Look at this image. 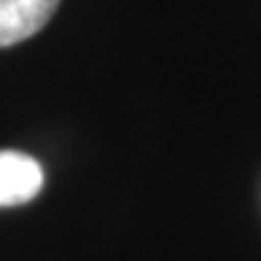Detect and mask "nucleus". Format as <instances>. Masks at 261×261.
I'll list each match as a JSON object with an SVG mask.
<instances>
[{"label": "nucleus", "instance_id": "f257e3e1", "mask_svg": "<svg viewBox=\"0 0 261 261\" xmlns=\"http://www.w3.org/2000/svg\"><path fill=\"white\" fill-rule=\"evenodd\" d=\"M44 189V168L23 151H0V206H20Z\"/></svg>", "mask_w": 261, "mask_h": 261}, {"label": "nucleus", "instance_id": "f03ea898", "mask_svg": "<svg viewBox=\"0 0 261 261\" xmlns=\"http://www.w3.org/2000/svg\"><path fill=\"white\" fill-rule=\"evenodd\" d=\"M61 0H0V47L20 44L47 27Z\"/></svg>", "mask_w": 261, "mask_h": 261}]
</instances>
